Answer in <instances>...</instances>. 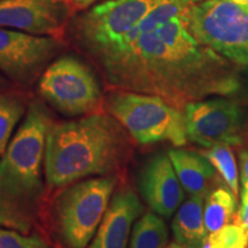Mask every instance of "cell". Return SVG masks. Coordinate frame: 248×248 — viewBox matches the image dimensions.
<instances>
[{
  "mask_svg": "<svg viewBox=\"0 0 248 248\" xmlns=\"http://www.w3.org/2000/svg\"><path fill=\"white\" fill-rule=\"evenodd\" d=\"M199 0H162L121 42L93 59L111 88L162 98L184 110L243 88L241 68L200 44L186 12Z\"/></svg>",
  "mask_w": 248,
  "mask_h": 248,
  "instance_id": "6da1fadb",
  "label": "cell"
},
{
  "mask_svg": "<svg viewBox=\"0 0 248 248\" xmlns=\"http://www.w3.org/2000/svg\"><path fill=\"white\" fill-rule=\"evenodd\" d=\"M128 133L109 114L53 123L46 136L44 173L49 187L107 176L128 159Z\"/></svg>",
  "mask_w": 248,
  "mask_h": 248,
  "instance_id": "7a4b0ae2",
  "label": "cell"
},
{
  "mask_svg": "<svg viewBox=\"0 0 248 248\" xmlns=\"http://www.w3.org/2000/svg\"><path fill=\"white\" fill-rule=\"evenodd\" d=\"M48 108L31 101L26 116L0 159V228L28 234L44 193L46 136L52 125Z\"/></svg>",
  "mask_w": 248,
  "mask_h": 248,
  "instance_id": "3957f363",
  "label": "cell"
},
{
  "mask_svg": "<svg viewBox=\"0 0 248 248\" xmlns=\"http://www.w3.org/2000/svg\"><path fill=\"white\" fill-rule=\"evenodd\" d=\"M105 107L138 144L169 141L179 147L188 140L184 110L156 95L114 89Z\"/></svg>",
  "mask_w": 248,
  "mask_h": 248,
  "instance_id": "277c9868",
  "label": "cell"
},
{
  "mask_svg": "<svg viewBox=\"0 0 248 248\" xmlns=\"http://www.w3.org/2000/svg\"><path fill=\"white\" fill-rule=\"evenodd\" d=\"M162 0H107L70 18L69 38L93 60L137 27Z\"/></svg>",
  "mask_w": 248,
  "mask_h": 248,
  "instance_id": "5b68a950",
  "label": "cell"
},
{
  "mask_svg": "<svg viewBox=\"0 0 248 248\" xmlns=\"http://www.w3.org/2000/svg\"><path fill=\"white\" fill-rule=\"evenodd\" d=\"M116 181L102 176L64 188L54 202L57 232L67 248H86L91 243L114 194Z\"/></svg>",
  "mask_w": 248,
  "mask_h": 248,
  "instance_id": "8992f818",
  "label": "cell"
},
{
  "mask_svg": "<svg viewBox=\"0 0 248 248\" xmlns=\"http://www.w3.org/2000/svg\"><path fill=\"white\" fill-rule=\"evenodd\" d=\"M187 27L200 44L248 69V12L232 0H199L186 12Z\"/></svg>",
  "mask_w": 248,
  "mask_h": 248,
  "instance_id": "52a82bcc",
  "label": "cell"
},
{
  "mask_svg": "<svg viewBox=\"0 0 248 248\" xmlns=\"http://www.w3.org/2000/svg\"><path fill=\"white\" fill-rule=\"evenodd\" d=\"M38 92L64 116L76 117L95 110L102 90L94 70L74 54L55 58L38 79Z\"/></svg>",
  "mask_w": 248,
  "mask_h": 248,
  "instance_id": "ba28073f",
  "label": "cell"
},
{
  "mask_svg": "<svg viewBox=\"0 0 248 248\" xmlns=\"http://www.w3.org/2000/svg\"><path fill=\"white\" fill-rule=\"evenodd\" d=\"M188 140L210 148L243 146L248 142V111L223 98L202 99L184 108Z\"/></svg>",
  "mask_w": 248,
  "mask_h": 248,
  "instance_id": "9c48e42d",
  "label": "cell"
},
{
  "mask_svg": "<svg viewBox=\"0 0 248 248\" xmlns=\"http://www.w3.org/2000/svg\"><path fill=\"white\" fill-rule=\"evenodd\" d=\"M62 49L60 38L0 28V71L13 84L32 85Z\"/></svg>",
  "mask_w": 248,
  "mask_h": 248,
  "instance_id": "30bf717a",
  "label": "cell"
},
{
  "mask_svg": "<svg viewBox=\"0 0 248 248\" xmlns=\"http://www.w3.org/2000/svg\"><path fill=\"white\" fill-rule=\"evenodd\" d=\"M71 17L67 0H0V28L60 38Z\"/></svg>",
  "mask_w": 248,
  "mask_h": 248,
  "instance_id": "8fae6325",
  "label": "cell"
},
{
  "mask_svg": "<svg viewBox=\"0 0 248 248\" xmlns=\"http://www.w3.org/2000/svg\"><path fill=\"white\" fill-rule=\"evenodd\" d=\"M141 198L152 212L169 218L179 208L184 191L168 153H157L144 164L138 176Z\"/></svg>",
  "mask_w": 248,
  "mask_h": 248,
  "instance_id": "7c38bea8",
  "label": "cell"
},
{
  "mask_svg": "<svg viewBox=\"0 0 248 248\" xmlns=\"http://www.w3.org/2000/svg\"><path fill=\"white\" fill-rule=\"evenodd\" d=\"M142 212L140 199L131 188L115 192L89 248H128L132 226Z\"/></svg>",
  "mask_w": 248,
  "mask_h": 248,
  "instance_id": "4fadbf2b",
  "label": "cell"
},
{
  "mask_svg": "<svg viewBox=\"0 0 248 248\" xmlns=\"http://www.w3.org/2000/svg\"><path fill=\"white\" fill-rule=\"evenodd\" d=\"M168 156L183 188L188 194L204 199L217 182L212 163L202 154L187 150H170Z\"/></svg>",
  "mask_w": 248,
  "mask_h": 248,
  "instance_id": "5bb4252c",
  "label": "cell"
},
{
  "mask_svg": "<svg viewBox=\"0 0 248 248\" xmlns=\"http://www.w3.org/2000/svg\"><path fill=\"white\" fill-rule=\"evenodd\" d=\"M203 198L191 195L179 206L172 221L176 243L187 248H201L208 235L203 219Z\"/></svg>",
  "mask_w": 248,
  "mask_h": 248,
  "instance_id": "9a60e30c",
  "label": "cell"
},
{
  "mask_svg": "<svg viewBox=\"0 0 248 248\" xmlns=\"http://www.w3.org/2000/svg\"><path fill=\"white\" fill-rule=\"evenodd\" d=\"M237 198L226 188L218 187L209 192L203 206V219L207 232L212 233L233 223L237 212Z\"/></svg>",
  "mask_w": 248,
  "mask_h": 248,
  "instance_id": "2e32d148",
  "label": "cell"
},
{
  "mask_svg": "<svg viewBox=\"0 0 248 248\" xmlns=\"http://www.w3.org/2000/svg\"><path fill=\"white\" fill-rule=\"evenodd\" d=\"M168 238V228L162 217L151 210L139 217L133 225L130 248H164Z\"/></svg>",
  "mask_w": 248,
  "mask_h": 248,
  "instance_id": "e0dca14e",
  "label": "cell"
},
{
  "mask_svg": "<svg viewBox=\"0 0 248 248\" xmlns=\"http://www.w3.org/2000/svg\"><path fill=\"white\" fill-rule=\"evenodd\" d=\"M27 109L22 94L13 90L0 93V156L5 153L15 126L26 116Z\"/></svg>",
  "mask_w": 248,
  "mask_h": 248,
  "instance_id": "ac0fdd59",
  "label": "cell"
},
{
  "mask_svg": "<svg viewBox=\"0 0 248 248\" xmlns=\"http://www.w3.org/2000/svg\"><path fill=\"white\" fill-rule=\"evenodd\" d=\"M202 155L212 163L217 172L230 191L238 198L239 194V182H238V167L232 150L229 146L217 145L202 152Z\"/></svg>",
  "mask_w": 248,
  "mask_h": 248,
  "instance_id": "d6986e66",
  "label": "cell"
},
{
  "mask_svg": "<svg viewBox=\"0 0 248 248\" xmlns=\"http://www.w3.org/2000/svg\"><path fill=\"white\" fill-rule=\"evenodd\" d=\"M248 234L240 225L228 224L208 235L201 248H247Z\"/></svg>",
  "mask_w": 248,
  "mask_h": 248,
  "instance_id": "ffe728a7",
  "label": "cell"
},
{
  "mask_svg": "<svg viewBox=\"0 0 248 248\" xmlns=\"http://www.w3.org/2000/svg\"><path fill=\"white\" fill-rule=\"evenodd\" d=\"M0 248H53L38 234H26L0 228Z\"/></svg>",
  "mask_w": 248,
  "mask_h": 248,
  "instance_id": "44dd1931",
  "label": "cell"
},
{
  "mask_svg": "<svg viewBox=\"0 0 248 248\" xmlns=\"http://www.w3.org/2000/svg\"><path fill=\"white\" fill-rule=\"evenodd\" d=\"M233 223L237 225H240L248 234V186H243L241 204L238 213L235 214Z\"/></svg>",
  "mask_w": 248,
  "mask_h": 248,
  "instance_id": "7402d4cb",
  "label": "cell"
},
{
  "mask_svg": "<svg viewBox=\"0 0 248 248\" xmlns=\"http://www.w3.org/2000/svg\"><path fill=\"white\" fill-rule=\"evenodd\" d=\"M241 183L243 186H248V150H243L239 153Z\"/></svg>",
  "mask_w": 248,
  "mask_h": 248,
  "instance_id": "603a6c76",
  "label": "cell"
},
{
  "mask_svg": "<svg viewBox=\"0 0 248 248\" xmlns=\"http://www.w3.org/2000/svg\"><path fill=\"white\" fill-rule=\"evenodd\" d=\"M69 2L70 6L73 8H77V9H85L90 7V6L97 2L98 0H67Z\"/></svg>",
  "mask_w": 248,
  "mask_h": 248,
  "instance_id": "cb8c5ba5",
  "label": "cell"
},
{
  "mask_svg": "<svg viewBox=\"0 0 248 248\" xmlns=\"http://www.w3.org/2000/svg\"><path fill=\"white\" fill-rule=\"evenodd\" d=\"M12 89H13V83H12L7 77L0 75V93L9 91V90Z\"/></svg>",
  "mask_w": 248,
  "mask_h": 248,
  "instance_id": "d4e9b609",
  "label": "cell"
},
{
  "mask_svg": "<svg viewBox=\"0 0 248 248\" xmlns=\"http://www.w3.org/2000/svg\"><path fill=\"white\" fill-rule=\"evenodd\" d=\"M246 86V91L248 93V69H245V74L243 76V85Z\"/></svg>",
  "mask_w": 248,
  "mask_h": 248,
  "instance_id": "484cf974",
  "label": "cell"
},
{
  "mask_svg": "<svg viewBox=\"0 0 248 248\" xmlns=\"http://www.w3.org/2000/svg\"><path fill=\"white\" fill-rule=\"evenodd\" d=\"M164 248H187V247L183 246V245L176 243V241H175V243H170V244H168Z\"/></svg>",
  "mask_w": 248,
  "mask_h": 248,
  "instance_id": "4316f807",
  "label": "cell"
},
{
  "mask_svg": "<svg viewBox=\"0 0 248 248\" xmlns=\"http://www.w3.org/2000/svg\"><path fill=\"white\" fill-rule=\"evenodd\" d=\"M232 1L241 6H248V0H232Z\"/></svg>",
  "mask_w": 248,
  "mask_h": 248,
  "instance_id": "83f0119b",
  "label": "cell"
},
{
  "mask_svg": "<svg viewBox=\"0 0 248 248\" xmlns=\"http://www.w3.org/2000/svg\"><path fill=\"white\" fill-rule=\"evenodd\" d=\"M244 7H245V9H246V11L248 12V6H244Z\"/></svg>",
  "mask_w": 248,
  "mask_h": 248,
  "instance_id": "f1b7e54d",
  "label": "cell"
}]
</instances>
